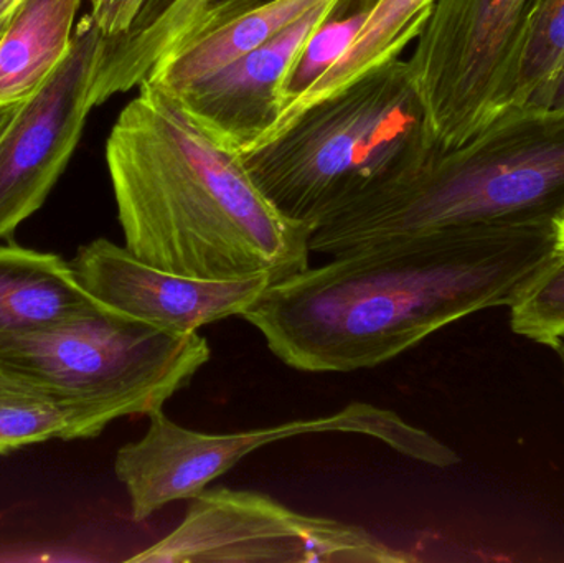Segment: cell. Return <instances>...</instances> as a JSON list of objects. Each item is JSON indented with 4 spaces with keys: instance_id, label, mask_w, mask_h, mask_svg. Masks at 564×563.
<instances>
[{
    "instance_id": "6da1fadb",
    "label": "cell",
    "mask_w": 564,
    "mask_h": 563,
    "mask_svg": "<svg viewBox=\"0 0 564 563\" xmlns=\"http://www.w3.org/2000/svg\"><path fill=\"white\" fill-rule=\"evenodd\" d=\"M556 253L555 218L398 238L274 281L241 317L299 372L373 369L463 317L510 306Z\"/></svg>"
},
{
    "instance_id": "7a4b0ae2",
    "label": "cell",
    "mask_w": 564,
    "mask_h": 563,
    "mask_svg": "<svg viewBox=\"0 0 564 563\" xmlns=\"http://www.w3.org/2000/svg\"><path fill=\"white\" fill-rule=\"evenodd\" d=\"M138 88L106 141L124 247L202 280L274 283L308 268L311 228L268 201L243 155L218 144L154 83Z\"/></svg>"
},
{
    "instance_id": "3957f363",
    "label": "cell",
    "mask_w": 564,
    "mask_h": 563,
    "mask_svg": "<svg viewBox=\"0 0 564 563\" xmlns=\"http://www.w3.org/2000/svg\"><path fill=\"white\" fill-rule=\"evenodd\" d=\"M564 207V109L523 108L312 231L311 251L370 245L476 225L549 220Z\"/></svg>"
},
{
    "instance_id": "277c9868",
    "label": "cell",
    "mask_w": 564,
    "mask_h": 563,
    "mask_svg": "<svg viewBox=\"0 0 564 563\" xmlns=\"http://www.w3.org/2000/svg\"><path fill=\"white\" fill-rule=\"evenodd\" d=\"M434 148L408 58L361 76L243 155L254 184L312 231L410 174Z\"/></svg>"
},
{
    "instance_id": "5b68a950",
    "label": "cell",
    "mask_w": 564,
    "mask_h": 563,
    "mask_svg": "<svg viewBox=\"0 0 564 563\" xmlns=\"http://www.w3.org/2000/svg\"><path fill=\"white\" fill-rule=\"evenodd\" d=\"M210 357L200 334L175 336L101 301L72 320L0 339V364L75 403L102 430L164 410Z\"/></svg>"
},
{
    "instance_id": "8992f818",
    "label": "cell",
    "mask_w": 564,
    "mask_h": 563,
    "mask_svg": "<svg viewBox=\"0 0 564 563\" xmlns=\"http://www.w3.org/2000/svg\"><path fill=\"white\" fill-rule=\"evenodd\" d=\"M148 419L144 436L122 446L115 459V473L128 492L134 522L148 521L171 502L191 501L251 453L297 436L354 433L434 468H451L460 462L453 448L411 425L400 413L365 402L350 403L327 416L227 435L184 429L164 410Z\"/></svg>"
},
{
    "instance_id": "52a82bcc",
    "label": "cell",
    "mask_w": 564,
    "mask_h": 563,
    "mask_svg": "<svg viewBox=\"0 0 564 563\" xmlns=\"http://www.w3.org/2000/svg\"><path fill=\"white\" fill-rule=\"evenodd\" d=\"M540 2L437 0L408 58L434 148L464 144L506 115Z\"/></svg>"
},
{
    "instance_id": "ba28073f",
    "label": "cell",
    "mask_w": 564,
    "mask_h": 563,
    "mask_svg": "<svg viewBox=\"0 0 564 563\" xmlns=\"http://www.w3.org/2000/svg\"><path fill=\"white\" fill-rule=\"evenodd\" d=\"M360 526L301 515L271 496L224 486L188 501L181 524L135 563H406Z\"/></svg>"
},
{
    "instance_id": "9c48e42d",
    "label": "cell",
    "mask_w": 564,
    "mask_h": 563,
    "mask_svg": "<svg viewBox=\"0 0 564 563\" xmlns=\"http://www.w3.org/2000/svg\"><path fill=\"white\" fill-rule=\"evenodd\" d=\"M101 32L83 17L55 72L0 131V238L10 237L48 197L82 139Z\"/></svg>"
},
{
    "instance_id": "30bf717a",
    "label": "cell",
    "mask_w": 564,
    "mask_h": 563,
    "mask_svg": "<svg viewBox=\"0 0 564 563\" xmlns=\"http://www.w3.org/2000/svg\"><path fill=\"white\" fill-rule=\"evenodd\" d=\"M83 286L101 303L175 336L243 316L273 283L270 277L202 280L139 260L126 247L98 238L72 261Z\"/></svg>"
},
{
    "instance_id": "8fae6325",
    "label": "cell",
    "mask_w": 564,
    "mask_h": 563,
    "mask_svg": "<svg viewBox=\"0 0 564 563\" xmlns=\"http://www.w3.org/2000/svg\"><path fill=\"white\" fill-rule=\"evenodd\" d=\"M344 3H321L260 48L174 98L218 144L238 154L254 151L280 119L285 88L305 46Z\"/></svg>"
},
{
    "instance_id": "7c38bea8",
    "label": "cell",
    "mask_w": 564,
    "mask_h": 563,
    "mask_svg": "<svg viewBox=\"0 0 564 563\" xmlns=\"http://www.w3.org/2000/svg\"><path fill=\"white\" fill-rule=\"evenodd\" d=\"M98 303L59 255L0 247V339L72 320Z\"/></svg>"
},
{
    "instance_id": "4fadbf2b",
    "label": "cell",
    "mask_w": 564,
    "mask_h": 563,
    "mask_svg": "<svg viewBox=\"0 0 564 563\" xmlns=\"http://www.w3.org/2000/svg\"><path fill=\"white\" fill-rule=\"evenodd\" d=\"M436 3L437 0H377L338 58L282 109L264 144L280 136L315 102L341 91L367 73L401 58L423 32Z\"/></svg>"
},
{
    "instance_id": "5bb4252c",
    "label": "cell",
    "mask_w": 564,
    "mask_h": 563,
    "mask_svg": "<svg viewBox=\"0 0 564 563\" xmlns=\"http://www.w3.org/2000/svg\"><path fill=\"white\" fill-rule=\"evenodd\" d=\"M82 0H25L0 36V105L29 98L63 62Z\"/></svg>"
},
{
    "instance_id": "9a60e30c",
    "label": "cell",
    "mask_w": 564,
    "mask_h": 563,
    "mask_svg": "<svg viewBox=\"0 0 564 563\" xmlns=\"http://www.w3.org/2000/svg\"><path fill=\"white\" fill-rule=\"evenodd\" d=\"M105 430L75 403L0 364V455L50 440H88Z\"/></svg>"
},
{
    "instance_id": "2e32d148",
    "label": "cell",
    "mask_w": 564,
    "mask_h": 563,
    "mask_svg": "<svg viewBox=\"0 0 564 563\" xmlns=\"http://www.w3.org/2000/svg\"><path fill=\"white\" fill-rule=\"evenodd\" d=\"M563 73L564 0H542L523 36L507 112L549 108Z\"/></svg>"
},
{
    "instance_id": "e0dca14e",
    "label": "cell",
    "mask_w": 564,
    "mask_h": 563,
    "mask_svg": "<svg viewBox=\"0 0 564 563\" xmlns=\"http://www.w3.org/2000/svg\"><path fill=\"white\" fill-rule=\"evenodd\" d=\"M510 323L520 336L560 349L564 340V250L510 304Z\"/></svg>"
},
{
    "instance_id": "ac0fdd59",
    "label": "cell",
    "mask_w": 564,
    "mask_h": 563,
    "mask_svg": "<svg viewBox=\"0 0 564 563\" xmlns=\"http://www.w3.org/2000/svg\"><path fill=\"white\" fill-rule=\"evenodd\" d=\"M151 0H89L91 19L105 40L126 35Z\"/></svg>"
},
{
    "instance_id": "d6986e66",
    "label": "cell",
    "mask_w": 564,
    "mask_h": 563,
    "mask_svg": "<svg viewBox=\"0 0 564 563\" xmlns=\"http://www.w3.org/2000/svg\"><path fill=\"white\" fill-rule=\"evenodd\" d=\"M263 2H268V0H212L210 6L205 10L204 17H202L200 22H198V25L195 26L191 35H194L197 30L204 29V26L214 25V23L221 22V20L230 19V17L238 15L243 10L251 9V7Z\"/></svg>"
},
{
    "instance_id": "ffe728a7",
    "label": "cell",
    "mask_w": 564,
    "mask_h": 563,
    "mask_svg": "<svg viewBox=\"0 0 564 563\" xmlns=\"http://www.w3.org/2000/svg\"><path fill=\"white\" fill-rule=\"evenodd\" d=\"M212 0H181V2L175 6L174 19L177 20L181 25L191 26L195 25L198 20L204 15L205 10L210 6Z\"/></svg>"
},
{
    "instance_id": "44dd1931",
    "label": "cell",
    "mask_w": 564,
    "mask_h": 563,
    "mask_svg": "<svg viewBox=\"0 0 564 563\" xmlns=\"http://www.w3.org/2000/svg\"><path fill=\"white\" fill-rule=\"evenodd\" d=\"M25 0H0V36Z\"/></svg>"
},
{
    "instance_id": "7402d4cb",
    "label": "cell",
    "mask_w": 564,
    "mask_h": 563,
    "mask_svg": "<svg viewBox=\"0 0 564 563\" xmlns=\"http://www.w3.org/2000/svg\"><path fill=\"white\" fill-rule=\"evenodd\" d=\"M549 108L564 109V73L556 83L555 89H553Z\"/></svg>"
},
{
    "instance_id": "603a6c76",
    "label": "cell",
    "mask_w": 564,
    "mask_h": 563,
    "mask_svg": "<svg viewBox=\"0 0 564 563\" xmlns=\"http://www.w3.org/2000/svg\"><path fill=\"white\" fill-rule=\"evenodd\" d=\"M22 101L6 102V105H0V131L6 128L7 122H9L10 118L15 115V111L19 109V106L22 105Z\"/></svg>"
},
{
    "instance_id": "cb8c5ba5",
    "label": "cell",
    "mask_w": 564,
    "mask_h": 563,
    "mask_svg": "<svg viewBox=\"0 0 564 563\" xmlns=\"http://www.w3.org/2000/svg\"><path fill=\"white\" fill-rule=\"evenodd\" d=\"M556 240H558L560 250H564V207L555 217Z\"/></svg>"
},
{
    "instance_id": "d4e9b609",
    "label": "cell",
    "mask_w": 564,
    "mask_h": 563,
    "mask_svg": "<svg viewBox=\"0 0 564 563\" xmlns=\"http://www.w3.org/2000/svg\"><path fill=\"white\" fill-rule=\"evenodd\" d=\"M560 349H562V350H563V354H564V347L562 346V347H560Z\"/></svg>"
}]
</instances>
